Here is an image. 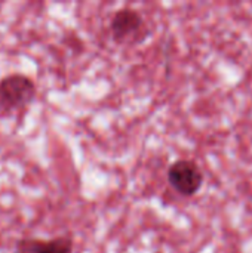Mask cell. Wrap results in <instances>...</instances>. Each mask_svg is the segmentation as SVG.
Here are the masks:
<instances>
[{
    "mask_svg": "<svg viewBox=\"0 0 252 253\" xmlns=\"http://www.w3.org/2000/svg\"><path fill=\"white\" fill-rule=\"evenodd\" d=\"M37 96L34 80L22 73H12L0 79V119L24 113Z\"/></svg>",
    "mask_w": 252,
    "mask_h": 253,
    "instance_id": "obj_1",
    "label": "cell"
},
{
    "mask_svg": "<svg viewBox=\"0 0 252 253\" xmlns=\"http://www.w3.org/2000/svg\"><path fill=\"white\" fill-rule=\"evenodd\" d=\"M110 34L117 44H135L147 36L144 16L132 7L117 9L110 19Z\"/></svg>",
    "mask_w": 252,
    "mask_h": 253,
    "instance_id": "obj_2",
    "label": "cell"
},
{
    "mask_svg": "<svg viewBox=\"0 0 252 253\" xmlns=\"http://www.w3.org/2000/svg\"><path fill=\"white\" fill-rule=\"evenodd\" d=\"M166 179L169 187L183 197L196 196L205 182L201 166L189 159H178L168 168Z\"/></svg>",
    "mask_w": 252,
    "mask_h": 253,
    "instance_id": "obj_3",
    "label": "cell"
},
{
    "mask_svg": "<svg viewBox=\"0 0 252 253\" xmlns=\"http://www.w3.org/2000/svg\"><path fill=\"white\" fill-rule=\"evenodd\" d=\"M73 239L58 236L55 239L22 237L15 243L13 253H73Z\"/></svg>",
    "mask_w": 252,
    "mask_h": 253,
    "instance_id": "obj_4",
    "label": "cell"
}]
</instances>
